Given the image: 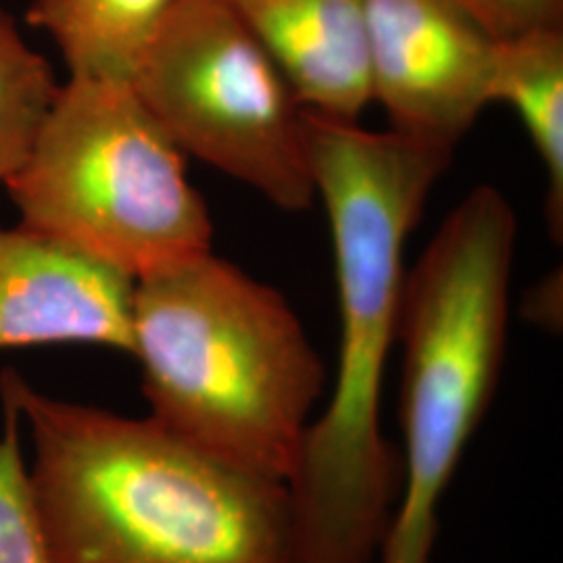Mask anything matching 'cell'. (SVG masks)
Instances as JSON below:
<instances>
[{"label": "cell", "instance_id": "30bf717a", "mask_svg": "<svg viewBox=\"0 0 563 563\" xmlns=\"http://www.w3.org/2000/svg\"><path fill=\"white\" fill-rule=\"evenodd\" d=\"M505 102L522 121L547 174V218L563 232V27H541L497 42L490 104Z\"/></svg>", "mask_w": 563, "mask_h": 563}, {"label": "cell", "instance_id": "3957f363", "mask_svg": "<svg viewBox=\"0 0 563 563\" xmlns=\"http://www.w3.org/2000/svg\"><path fill=\"white\" fill-rule=\"evenodd\" d=\"M148 418L242 474L288 484L328 372L280 292L211 251L136 280Z\"/></svg>", "mask_w": 563, "mask_h": 563}, {"label": "cell", "instance_id": "7a4b0ae2", "mask_svg": "<svg viewBox=\"0 0 563 563\" xmlns=\"http://www.w3.org/2000/svg\"><path fill=\"white\" fill-rule=\"evenodd\" d=\"M316 199L323 202L339 292V367L309 423L292 490L316 516L365 522L401 484L399 446L383 432L386 363L397 342L405 246L453 153L305 111Z\"/></svg>", "mask_w": 563, "mask_h": 563}, {"label": "cell", "instance_id": "5b68a950", "mask_svg": "<svg viewBox=\"0 0 563 563\" xmlns=\"http://www.w3.org/2000/svg\"><path fill=\"white\" fill-rule=\"evenodd\" d=\"M130 86L184 155L282 211L313 207L307 109L220 0H178Z\"/></svg>", "mask_w": 563, "mask_h": 563}, {"label": "cell", "instance_id": "ba28073f", "mask_svg": "<svg viewBox=\"0 0 563 563\" xmlns=\"http://www.w3.org/2000/svg\"><path fill=\"white\" fill-rule=\"evenodd\" d=\"M278 65L302 107L357 121L369 99L365 0H220Z\"/></svg>", "mask_w": 563, "mask_h": 563}, {"label": "cell", "instance_id": "52a82bcc", "mask_svg": "<svg viewBox=\"0 0 563 563\" xmlns=\"http://www.w3.org/2000/svg\"><path fill=\"white\" fill-rule=\"evenodd\" d=\"M136 282L25 228L0 230V351L101 344L132 355Z\"/></svg>", "mask_w": 563, "mask_h": 563}, {"label": "cell", "instance_id": "6da1fadb", "mask_svg": "<svg viewBox=\"0 0 563 563\" xmlns=\"http://www.w3.org/2000/svg\"><path fill=\"white\" fill-rule=\"evenodd\" d=\"M32 441L34 504L55 563H292L286 484L205 457L148 416L60 401L0 376Z\"/></svg>", "mask_w": 563, "mask_h": 563}, {"label": "cell", "instance_id": "9c48e42d", "mask_svg": "<svg viewBox=\"0 0 563 563\" xmlns=\"http://www.w3.org/2000/svg\"><path fill=\"white\" fill-rule=\"evenodd\" d=\"M178 0H34L25 20L44 30L74 80L130 81Z\"/></svg>", "mask_w": 563, "mask_h": 563}, {"label": "cell", "instance_id": "8992f818", "mask_svg": "<svg viewBox=\"0 0 563 563\" xmlns=\"http://www.w3.org/2000/svg\"><path fill=\"white\" fill-rule=\"evenodd\" d=\"M497 42L455 0H365L369 99L390 132L453 153L490 104Z\"/></svg>", "mask_w": 563, "mask_h": 563}, {"label": "cell", "instance_id": "8fae6325", "mask_svg": "<svg viewBox=\"0 0 563 563\" xmlns=\"http://www.w3.org/2000/svg\"><path fill=\"white\" fill-rule=\"evenodd\" d=\"M57 92L48 60L25 44L0 9V184L27 159Z\"/></svg>", "mask_w": 563, "mask_h": 563}, {"label": "cell", "instance_id": "7c38bea8", "mask_svg": "<svg viewBox=\"0 0 563 563\" xmlns=\"http://www.w3.org/2000/svg\"><path fill=\"white\" fill-rule=\"evenodd\" d=\"M4 432L0 437V563H55L34 504L27 465L21 449V420L11 402L2 401Z\"/></svg>", "mask_w": 563, "mask_h": 563}, {"label": "cell", "instance_id": "4fadbf2b", "mask_svg": "<svg viewBox=\"0 0 563 563\" xmlns=\"http://www.w3.org/2000/svg\"><path fill=\"white\" fill-rule=\"evenodd\" d=\"M484 30L505 41L541 27H560L563 0H455Z\"/></svg>", "mask_w": 563, "mask_h": 563}, {"label": "cell", "instance_id": "277c9868", "mask_svg": "<svg viewBox=\"0 0 563 563\" xmlns=\"http://www.w3.org/2000/svg\"><path fill=\"white\" fill-rule=\"evenodd\" d=\"M4 186L21 228L134 282L211 251L209 209L186 178L184 153L130 81L59 86Z\"/></svg>", "mask_w": 563, "mask_h": 563}]
</instances>
